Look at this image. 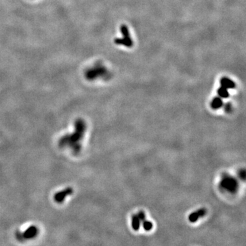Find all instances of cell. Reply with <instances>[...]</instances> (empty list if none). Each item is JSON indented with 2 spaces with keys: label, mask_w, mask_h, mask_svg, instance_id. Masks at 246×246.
Listing matches in <instances>:
<instances>
[{
  "label": "cell",
  "mask_w": 246,
  "mask_h": 246,
  "mask_svg": "<svg viewBox=\"0 0 246 246\" xmlns=\"http://www.w3.org/2000/svg\"><path fill=\"white\" fill-rule=\"evenodd\" d=\"M86 129V125L83 119L78 118L75 122V131L72 134H67L59 140L58 145L61 148L69 146L75 155H77L82 150L79 142L83 139Z\"/></svg>",
  "instance_id": "cell-1"
},
{
  "label": "cell",
  "mask_w": 246,
  "mask_h": 246,
  "mask_svg": "<svg viewBox=\"0 0 246 246\" xmlns=\"http://www.w3.org/2000/svg\"><path fill=\"white\" fill-rule=\"evenodd\" d=\"M220 186L223 190L233 194L237 192L239 188V184L237 179L233 176L228 175V174H224L222 175L220 183Z\"/></svg>",
  "instance_id": "cell-2"
},
{
  "label": "cell",
  "mask_w": 246,
  "mask_h": 246,
  "mask_svg": "<svg viewBox=\"0 0 246 246\" xmlns=\"http://www.w3.org/2000/svg\"><path fill=\"white\" fill-rule=\"evenodd\" d=\"M107 73L106 68L103 66H96L86 72V76L90 80L95 79L101 76H103Z\"/></svg>",
  "instance_id": "cell-3"
},
{
  "label": "cell",
  "mask_w": 246,
  "mask_h": 246,
  "mask_svg": "<svg viewBox=\"0 0 246 246\" xmlns=\"http://www.w3.org/2000/svg\"><path fill=\"white\" fill-rule=\"evenodd\" d=\"M73 193V188L71 187H67L64 189V190H62L61 191H59V192L56 193L54 195V200L56 201L57 203H62L63 201L64 200L65 198L71 195Z\"/></svg>",
  "instance_id": "cell-4"
},
{
  "label": "cell",
  "mask_w": 246,
  "mask_h": 246,
  "mask_svg": "<svg viewBox=\"0 0 246 246\" xmlns=\"http://www.w3.org/2000/svg\"><path fill=\"white\" fill-rule=\"evenodd\" d=\"M206 214V210L204 208L200 209L197 211H194L193 213L189 215V221H190L191 223H195L199 220V218L202 217Z\"/></svg>",
  "instance_id": "cell-5"
},
{
  "label": "cell",
  "mask_w": 246,
  "mask_h": 246,
  "mask_svg": "<svg viewBox=\"0 0 246 246\" xmlns=\"http://www.w3.org/2000/svg\"><path fill=\"white\" fill-rule=\"evenodd\" d=\"M38 233V230L36 226H32L29 227L25 232L23 233V239H30L36 237Z\"/></svg>",
  "instance_id": "cell-6"
},
{
  "label": "cell",
  "mask_w": 246,
  "mask_h": 246,
  "mask_svg": "<svg viewBox=\"0 0 246 246\" xmlns=\"http://www.w3.org/2000/svg\"><path fill=\"white\" fill-rule=\"evenodd\" d=\"M114 43L118 45H123L127 47H132L133 45V42L131 38H116L114 40Z\"/></svg>",
  "instance_id": "cell-7"
},
{
  "label": "cell",
  "mask_w": 246,
  "mask_h": 246,
  "mask_svg": "<svg viewBox=\"0 0 246 246\" xmlns=\"http://www.w3.org/2000/svg\"><path fill=\"white\" fill-rule=\"evenodd\" d=\"M220 84L221 86L224 87V88L226 89H234L236 87L235 83L233 82V80L228 77H222L220 79Z\"/></svg>",
  "instance_id": "cell-8"
},
{
  "label": "cell",
  "mask_w": 246,
  "mask_h": 246,
  "mask_svg": "<svg viewBox=\"0 0 246 246\" xmlns=\"http://www.w3.org/2000/svg\"><path fill=\"white\" fill-rule=\"evenodd\" d=\"M224 106V103L222 101V98H220V97H216L214 98H213V100L211 103V107L213 110H218L220 109L221 107H222Z\"/></svg>",
  "instance_id": "cell-9"
},
{
  "label": "cell",
  "mask_w": 246,
  "mask_h": 246,
  "mask_svg": "<svg viewBox=\"0 0 246 246\" xmlns=\"http://www.w3.org/2000/svg\"><path fill=\"white\" fill-rule=\"evenodd\" d=\"M140 224L141 221L140 220L139 217H137V214H135L132 216L131 218V226L135 231L139 230L140 228Z\"/></svg>",
  "instance_id": "cell-10"
},
{
  "label": "cell",
  "mask_w": 246,
  "mask_h": 246,
  "mask_svg": "<svg viewBox=\"0 0 246 246\" xmlns=\"http://www.w3.org/2000/svg\"><path fill=\"white\" fill-rule=\"evenodd\" d=\"M217 94L218 97H220L221 98H227L229 97V92L228 91V89L224 88V87L221 86L217 90Z\"/></svg>",
  "instance_id": "cell-11"
},
{
  "label": "cell",
  "mask_w": 246,
  "mask_h": 246,
  "mask_svg": "<svg viewBox=\"0 0 246 246\" xmlns=\"http://www.w3.org/2000/svg\"><path fill=\"white\" fill-rule=\"evenodd\" d=\"M121 31L122 32V37L124 38H130L129 31L128 27L126 25H122L121 26Z\"/></svg>",
  "instance_id": "cell-12"
},
{
  "label": "cell",
  "mask_w": 246,
  "mask_h": 246,
  "mask_svg": "<svg viewBox=\"0 0 246 246\" xmlns=\"http://www.w3.org/2000/svg\"><path fill=\"white\" fill-rule=\"evenodd\" d=\"M142 226L144 229L146 231H150L152 230V227H153V224H152L151 221L145 220L144 221H142Z\"/></svg>",
  "instance_id": "cell-13"
},
{
  "label": "cell",
  "mask_w": 246,
  "mask_h": 246,
  "mask_svg": "<svg viewBox=\"0 0 246 246\" xmlns=\"http://www.w3.org/2000/svg\"><path fill=\"white\" fill-rule=\"evenodd\" d=\"M137 217H139L141 222H142L143 221H144L146 220V215L144 213V212L142 211H140L137 213Z\"/></svg>",
  "instance_id": "cell-14"
},
{
  "label": "cell",
  "mask_w": 246,
  "mask_h": 246,
  "mask_svg": "<svg viewBox=\"0 0 246 246\" xmlns=\"http://www.w3.org/2000/svg\"><path fill=\"white\" fill-rule=\"evenodd\" d=\"M224 110L225 112H227V113H230L232 112L233 110V107H232V105H231L230 103H227L226 105L224 106Z\"/></svg>",
  "instance_id": "cell-15"
},
{
  "label": "cell",
  "mask_w": 246,
  "mask_h": 246,
  "mask_svg": "<svg viewBox=\"0 0 246 246\" xmlns=\"http://www.w3.org/2000/svg\"><path fill=\"white\" fill-rule=\"evenodd\" d=\"M238 175H239V178L241 179H242L243 181H244L245 179V170L242 169V170H240L239 172Z\"/></svg>",
  "instance_id": "cell-16"
},
{
  "label": "cell",
  "mask_w": 246,
  "mask_h": 246,
  "mask_svg": "<svg viewBox=\"0 0 246 246\" xmlns=\"http://www.w3.org/2000/svg\"><path fill=\"white\" fill-rule=\"evenodd\" d=\"M16 237L19 241H22V240L24 239L23 236V233L19 232V231H17L16 233Z\"/></svg>",
  "instance_id": "cell-17"
}]
</instances>
